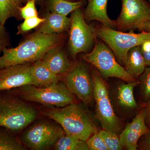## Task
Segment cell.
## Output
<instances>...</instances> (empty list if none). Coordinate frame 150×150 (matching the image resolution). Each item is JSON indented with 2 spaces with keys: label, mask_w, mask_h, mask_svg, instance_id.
Returning <instances> with one entry per match:
<instances>
[{
  "label": "cell",
  "mask_w": 150,
  "mask_h": 150,
  "mask_svg": "<svg viewBox=\"0 0 150 150\" xmlns=\"http://www.w3.org/2000/svg\"><path fill=\"white\" fill-rule=\"evenodd\" d=\"M122 8L116 21L119 31L149 32L150 3L147 0H121Z\"/></svg>",
  "instance_id": "9c48e42d"
},
{
  "label": "cell",
  "mask_w": 150,
  "mask_h": 150,
  "mask_svg": "<svg viewBox=\"0 0 150 150\" xmlns=\"http://www.w3.org/2000/svg\"><path fill=\"white\" fill-rule=\"evenodd\" d=\"M67 1H76L75 0H67Z\"/></svg>",
  "instance_id": "836d02e7"
},
{
  "label": "cell",
  "mask_w": 150,
  "mask_h": 150,
  "mask_svg": "<svg viewBox=\"0 0 150 150\" xmlns=\"http://www.w3.org/2000/svg\"><path fill=\"white\" fill-rule=\"evenodd\" d=\"M108 0H88L84 12L85 20L88 22L96 21L114 29L116 28V21L111 20L108 15Z\"/></svg>",
  "instance_id": "9a60e30c"
},
{
  "label": "cell",
  "mask_w": 150,
  "mask_h": 150,
  "mask_svg": "<svg viewBox=\"0 0 150 150\" xmlns=\"http://www.w3.org/2000/svg\"><path fill=\"white\" fill-rule=\"evenodd\" d=\"M23 6L20 0H0V22L4 25L11 18H21L19 9Z\"/></svg>",
  "instance_id": "44dd1931"
},
{
  "label": "cell",
  "mask_w": 150,
  "mask_h": 150,
  "mask_svg": "<svg viewBox=\"0 0 150 150\" xmlns=\"http://www.w3.org/2000/svg\"><path fill=\"white\" fill-rule=\"evenodd\" d=\"M138 80L141 100L145 103L150 99V66L146 67Z\"/></svg>",
  "instance_id": "cb8c5ba5"
},
{
  "label": "cell",
  "mask_w": 150,
  "mask_h": 150,
  "mask_svg": "<svg viewBox=\"0 0 150 150\" xmlns=\"http://www.w3.org/2000/svg\"><path fill=\"white\" fill-rule=\"evenodd\" d=\"M81 8L71 13L69 47L74 59L79 53H88L94 47L97 38L96 28L88 24Z\"/></svg>",
  "instance_id": "30bf717a"
},
{
  "label": "cell",
  "mask_w": 150,
  "mask_h": 150,
  "mask_svg": "<svg viewBox=\"0 0 150 150\" xmlns=\"http://www.w3.org/2000/svg\"><path fill=\"white\" fill-rule=\"evenodd\" d=\"M28 0H20L21 1V2L22 3H23V4H25V3L27 2L28 1ZM37 1H39V0H37Z\"/></svg>",
  "instance_id": "d6a6232c"
},
{
  "label": "cell",
  "mask_w": 150,
  "mask_h": 150,
  "mask_svg": "<svg viewBox=\"0 0 150 150\" xmlns=\"http://www.w3.org/2000/svg\"><path fill=\"white\" fill-rule=\"evenodd\" d=\"M91 75L96 119L103 129L119 136L123 131V124L112 107L107 83L96 69H93Z\"/></svg>",
  "instance_id": "5b68a950"
},
{
  "label": "cell",
  "mask_w": 150,
  "mask_h": 150,
  "mask_svg": "<svg viewBox=\"0 0 150 150\" xmlns=\"http://www.w3.org/2000/svg\"><path fill=\"white\" fill-rule=\"evenodd\" d=\"M60 41L57 34L38 32L15 48H6L0 57V69L17 64L31 63L41 60Z\"/></svg>",
  "instance_id": "7a4b0ae2"
},
{
  "label": "cell",
  "mask_w": 150,
  "mask_h": 150,
  "mask_svg": "<svg viewBox=\"0 0 150 150\" xmlns=\"http://www.w3.org/2000/svg\"><path fill=\"white\" fill-rule=\"evenodd\" d=\"M37 109L11 90L0 91V126L16 134L35 121Z\"/></svg>",
  "instance_id": "3957f363"
},
{
  "label": "cell",
  "mask_w": 150,
  "mask_h": 150,
  "mask_svg": "<svg viewBox=\"0 0 150 150\" xmlns=\"http://www.w3.org/2000/svg\"><path fill=\"white\" fill-rule=\"evenodd\" d=\"M37 0H28L19 9L20 14L22 18L25 19L28 18L38 16L35 4Z\"/></svg>",
  "instance_id": "83f0119b"
},
{
  "label": "cell",
  "mask_w": 150,
  "mask_h": 150,
  "mask_svg": "<svg viewBox=\"0 0 150 150\" xmlns=\"http://www.w3.org/2000/svg\"><path fill=\"white\" fill-rule=\"evenodd\" d=\"M61 81L85 104L91 103L93 98L92 79L85 64L80 62L73 63L68 71L62 75Z\"/></svg>",
  "instance_id": "8fae6325"
},
{
  "label": "cell",
  "mask_w": 150,
  "mask_h": 150,
  "mask_svg": "<svg viewBox=\"0 0 150 150\" xmlns=\"http://www.w3.org/2000/svg\"><path fill=\"white\" fill-rule=\"evenodd\" d=\"M9 37L4 25L0 22V54L9 45Z\"/></svg>",
  "instance_id": "f1b7e54d"
},
{
  "label": "cell",
  "mask_w": 150,
  "mask_h": 150,
  "mask_svg": "<svg viewBox=\"0 0 150 150\" xmlns=\"http://www.w3.org/2000/svg\"><path fill=\"white\" fill-rule=\"evenodd\" d=\"M144 107L145 110V123L148 128L150 129V99L144 103Z\"/></svg>",
  "instance_id": "1f68e13d"
},
{
  "label": "cell",
  "mask_w": 150,
  "mask_h": 150,
  "mask_svg": "<svg viewBox=\"0 0 150 150\" xmlns=\"http://www.w3.org/2000/svg\"><path fill=\"white\" fill-rule=\"evenodd\" d=\"M150 150V129L144 134L137 143V150Z\"/></svg>",
  "instance_id": "f546056e"
},
{
  "label": "cell",
  "mask_w": 150,
  "mask_h": 150,
  "mask_svg": "<svg viewBox=\"0 0 150 150\" xmlns=\"http://www.w3.org/2000/svg\"><path fill=\"white\" fill-rule=\"evenodd\" d=\"M14 134L8 129L0 126V150L26 149Z\"/></svg>",
  "instance_id": "7402d4cb"
},
{
  "label": "cell",
  "mask_w": 150,
  "mask_h": 150,
  "mask_svg": "<svg viewBox=\"0 0 150 150\" xmlns=\"http://www.w3.org/2000/svg\"><path fill=\"white\" fill-rule=\"evenodd\" d=\"M83 59L92 65L104 79L118 78L127 83L138 80L125 71L111 49L101 40L96 39L93 50L84 54Z\"/></svg>",
  "instance_id": "52a82bcc"
},
{
  "label": "cell",
  "mask_w": 150,
  "mask_h": 150,
  "mask_svg": "<svg viewBox=\"0 0 150 150\" xmlns=\"http://www.w3.org/2000/svg\"><path fill=\"white\" fill-rule=\"evenodd\" d=\"M65 134L61 125L53 119H40L25 130L22 136V143L30 149L47 150L54 147Z\"/></svg>",
  "instance_id": "ba28073f"
},
{
  "label": "cell",
  "mask_w": 150,
  "mask_h": 150,
  "mask_svg": "<svg viewBox=\"0 0 150 150\" xmlns=\"http://www.w3.org/2000/svg\"><path fill=\"white\" fill-rule=\"evenodd\" d=\"M41 60L52 72L60 76L68 71L73 64L65 52L57 46L49 50Z\"/></svg>",
  "instance_id": "2e32d148"
},
{
  "label": "cell",
  "mask_w": 150,
  "mask_h": 150,
  "mask_svg": "<svg viewBox=\"0 0 150 150\" xmlns=\"http://www.w3.org/2000/svg\"><path fill=\"white\" fill-rule=\"evenodd\" d=\"M44 1L50 12L66 16L87 4L86 0H78L76 1L67 0H44Z\"/></svg>",
  "instance_id": "ffe728a7"
},
{
  "label": "cell",
  "mask_w": 150,
  "mask_h": 150,
  "mask_svg": "<svg viewBox=\"0 0 150 150\" xmlns=\"http://www.w3.org/2000/svg\"><path fill=\"white\" fill-rule=\"evenodd\" d=\"M41 113L60 124L65 134L79 139L86 142L98 131L90 113L79 102L64 107L45 106Z\"/></svg>",
  "instance_id": "6da1fadb"
},
{
  "label": "cell",
  "mask_w": 150,
  "mask_h": 150,
  "mask_svg": "<svg viewBox=\"0 0 150 150\" xmlns=\"http://www.w3.org/2000/svg\"><path fill=\"white\" fill-rule=\"evenodd\" d=\"M31 63L13 65L0 69V91L27 85H34L30 73Z\"/></svg>",
  "instance_id": "4fadbf2b"
},
{
  "label": "cell",
  "mask_w": 150,
  "mask_h": 150,
  "mask_svg": "<svg viewBox=\"0 0 150 150\" xmlns=\"http://www.w3.org/2000/svg\"><path fill=\"white\" fill-rule=\"evenodd\" d=\"M146 67L140 46L134 47L128 51L123 68L130 76L138 80Z\"/></svg>",
  "instance_id": "d6986e66"
},
{
  "label": "cell",
  "mask_w": 150,
  "mask_h": 150,
  "mask_svg": "<svg viewBox=\"0 0 150 150\" xmlns=\"http://www.w3.org/2000/svg\"><path fill=\"white\" fill-rule=\"evenodd\" d=\"M148 1H149L150 3V0H148ZM149 32H150V26L149 28Z\"/></svg>",
  "instance_id": "e575fe53"
},
{
  "label": "cell",
  "mask_w": 150,
  "mask_h": 150,
  "mask_svg": "<svg viewBox=\"0 0 150 150\" xmlns=\"http://www.w3.org/2000/svg\"><path fill=\"white\" fill-rule=\"evenodd\" d=\"M147 67L150 66V39L145 41L140 46Z\"/></svg>",
  "instance_id": "4dcf8cb0"
},
{
  "label": "cell",
  "mask_w": 150,
  "mask_h": 150,
  "mask_svg": "<svg viewBox=\"0 0 150 150\" xmlns=\"http://www.w3.org/2000/svg\"><path fill=\"white\" fill-rule=\"evenodd\" d=\"M56 150H90L86 141L65 134L54 146Z\"/></svg>",
  "instance_id": "603a6c76"
},
{
  "label": "cell",
  "mask_w": 150,
  "mask_h": 150,
  "mask_svg": "<svg viewBox=\"0 0 150 150\" xmlns=\"http://www.w3.org/2000/svg\"><path fill=\"white\" fill-rule=\"evenodd\" d=\"M95 28L97 38L109 46L117 61L123 67L128 51L150 39V32H123L115 30L103 24Z\"/></svg>",
  "instance_id": "8992f818"
},
{
  "label": "cell",
  "mask_w": 150,
  "mask_h": 150,
  "mask_svg": "<svg viewBox=\"0 0 150 150\" xmlns=\"http://www.w3.org/2000/svg\"><path fill=\"white\" fill-rule=\"evenodd\" d=\"M10 90L25 101L44 106L64 107L79 100L62 81L45 87L27 85Z\"/></svg>",
  "instance_id": "277c9868"
},
{
  "label": "cell",
  "mask_w": 150,
  "mask_h": 150,
  "mask_svg": "<svg viewBox=\"0 0 150 150\" xmlns=\"http://www.w3.org/2000/svg\"><path fill=\"white\" fill-rule=\"evenodd\" d=\"M99 133L103 139L108 150L123 149V146L118 135L104 129L100 130Z\"/></svg>",
  "instance_id": "d4e9b609"
},
{
  "label": "cell",
  "mask_w": 150,
  "mask_h": 150,
  "mask_svg": "<svg viewBox=\"0 0 150 150\" xmlns=\"http://www.w3.org/2000/svg\"><path fill=\"white\" fill-rule=\"evenodd\" d=\"M86 142L90 150H108L98 131L90 137Z\"/></svg>",
  "instance_id": "4316f807"
},
{
  "label": "cell",
  "mask_w": 150,
  "mask_h": 150,
  "mask_svg": "<svg viewBox=\"0 0 150 150\" xmlns=\"http://www.w3.org/2000/svg\"><path fill=\"white\" fill-rule=\"evenodd\" d=\"M139 84L138 80L126 83H121L115 85L110 92L109 91L112 107L118 117H131L136 115L141 109L134 94V88Z\"/></svg>",
  "instance_id": "7c38bea8"
},
{
  "label": "cell",
  "mask_w": 150,
  "mask_h": 150,
  "mask_svg": "<svg viewBox=\"0 0 150 150\" xmlns=\"http://www.w3.org/2000/svg\"><path fill=\"white\" fill-rule=\"evenodd\" d=\"M45 21L42 23L38 32L47 34H54L69 29L71 18L59 14L47 13Z\"/></svg>",
  "instance_id": "ac0fdd59"
},
{
  "label": "cell",
  "mask_w": 150,
  "mask_h": 150,
  "mask_svg": "<svg viewBox=\"0 0 150 150\" xmlns=\"http://www.w3.org/2000/svg\"><path fill=\"white\" fill-rule=\"evenodd\" d=\"M145 117L144 107H142L132 121L123 129L119 135L123 149L127 150H137L138 141L149 130L145 123Z\"/></svg>",
  "instance_id": "5bb4252c"
},
{
  "label": "cell",
  "mask_w": 150,
  "mask_h": 150,
  "mask_svg": "<svg viewBox=\"0 0 150 150\" xmlns=\"http://www.w3.org/2000/svg\"><path fill=\"white\" fill-rule=\"evenodd\" d=\"M30 71L35 83L34 86L38 87L48 86L62 79V76L52 72L42 60L33 62L30 66Z\"/></svg>",
  "instance_id": "e0dca14e"
},
{
  "label": "cell",
  "mask_w": 150,
  "mask_h": 150,
  "mask_svg": "<svg viewBox=\"0 0 150 150\" xmlns=\"http://www.w3.org/2000/svg\"><path fill=\"white\" fill-rule=\"evenodd\" d=\"M45 18L38 16L33 17L24 19V21L18 26V33L27 32L37 27L39 25L45 21Z\"/></svg>",
  "instance_id": "484cf974"
}]
</instances>
